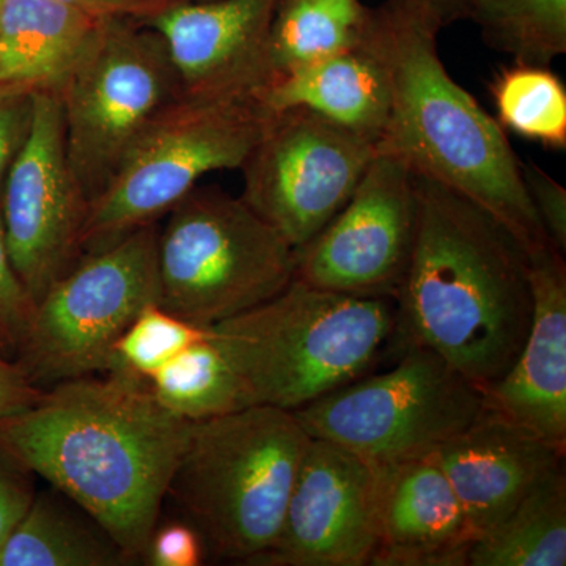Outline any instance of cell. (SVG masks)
I'll return each instance as SVG.
<instances>
[{"mask_svg": "<svg viewBox=\"0 0 566 566\" xmlns=\"http://www.w3.org/2000/svg\"><path fill=\"white\" fill-rule=\"evenodd\" d=\"M191 424L159 405L148 382L88 375L0 416V447L95 517L136 564Z\"/></svg>", "mask_w": 566, "mask_h": 566, "instance_id": "1", "label": "cell"}, {"mask_svg": "<svg viewBox=\"0 0 566 566\" xmlns=\"http://www.w3.org/2000/svg\"><path fill=\"white\" fill-rule=\"evenodd\" d=\"M441 31L415 0L368 7L359 46L381 63L390 88L376 150L479 205L532 255L551 243L524 185L523 161L493 115L450 76L438 50Z\"/></svg>", "mask_w": 566, "mask_h": 566, "instance_id": "2", "label": "cell"}, {"mask_svg": "<svg viewBox=\"0 0 566 566\" xmlns=\"http://www.w3.org/2000/svg\"><path fill=\"white\" fill-rule=\"evenodd\" d=\"M415 249L397 293L406 342L441 356L483 392L510 370L531 327L526 249L479 205L417 177Z\"/></svg>", "mask_w": 566, "mask_h": 566, "instance_id": "3", "label": "cell"}, {"mask_svg": "<svg viewBox=\"0 0 566 566\" xmlns=\"http://www.w3.org/2000/svg\"><path fill=\"white\" fill-rule=\"evenodd\" d=\"M395 322L387 297L327 292L293 279L271 300L210 329L248 406L293 412L360 378Z\"/></svg>", "mask_w": 566, "mask_h": 566, "instance_id": "4", "label": "cell"}, {"mask_svg": "<svg viewBox=\"0 0 566 566\" xmlns=\"http://www.w3.org/2000/svg\"><path fill=\"white\" fill-rule=\"evenodd\" d=\"M311 441L294 412L274 406L192 423L167 497L216 556L252 565L281 534Z\"/></svg>", "mask_w": 566, "mask_h": 566, "instance_id": "5", "label": "cell"}, {"mask_svg": "<svg viewBox=\"0 0 566 566\" xmlns=\"http://www.w3.org/2000/svg\"><path fill=\"white\" fill-rule=\"evenodd\" d=\"M158 237V304L211 327L263 304L294 279V248L241 200L197 186Z\"/></svg>", "mask_w": 566, "mask_h": 566, "instance_id": "6", "label": "cell"}, {"mask_svg": "<svg viewBox=\"0 0 566 566\" xmlns=\"http://www.w3.org/2000/svg\"><path fill=\"white\" fill-rule=\"evenodd\" d=\"M273 114L256 96H182L167 107L88 205L82 253L102 251L158 222L205 175L240 170Z\"/></svg>", "mask_w": 566, "mask_h": 566, "instance_id": "7", "label": "cell"}, {"mask_svg": "<svg viewBox=\"0 0 566 566\" xmlns=\"http://www.w3.org/2000/svg\"><path fill=\"white\" fill-rule=\"evenodd\" d=\"M57 95L66 155L88 205L148 126L182 98L166 43L128 13L99 20Z\"/></svg>", "mask_w": 566, "mask_h": 566, "instance_id": "8", "label": "cell"}, {"mask_svg": "<svg viewBox=\"0 0 566 566\" xmlns=\"http://www.w3.org/2000/svg\"><path fill=\"white\" fill-rule=\"evenodd\" d=\"M486 409V395L441 356L408 344L386 374L354 379L293 411L312 439L376 465L428 455Z\"/></svg>", "mask_w": 566, "mask_h": 566, "instance_id": "9", "label": "cell"}, {"mask_svg": "<svg viewBox=\"0 0 566 566\" xmlns=\"http://www.w3.org/2000/svg\"><path fill=\"white\" fill-rule=\"evenodd\" d=\"M159 223L88 253L36 303L17 360L48 387L103 374L112 346L148 304L158 303Z\"/></svg>", "mask_w": 566, "mask_h": 566, "instance_id": "10", "label": "cell"}, {"mask_svg": "<svg viewBox=\"0 0 566 566\" xmlns=\"http://www.w3.org/2000/svg\"><path fill=\"white\" fill-rule=\"evenodd\" d=\"M375 155L374 142L314 112H274L240 167V197L297 249L344 208Z\"/></svg>", "mask_w": 566, "mask_h": 566, "instance_id": "11", "label": "cell"}, {"mask_svg": "<svg viewBox=\"0 0 566 566\" xmlns=\"http://www.w3.org/2000/svg\"><path fill=\"white\" fill-rule=\"evenodd\" d=\"M87 212L66 155L61 98L35 91L31 132L0 193L11 263L35 304L84 256Z\"/></svg>", "mask_w": 566, "mask_h": 566, "instance_id": "12", "label": "cell"}, {"mask_svg": "<svg viewBox=\"0 0 566 566\" xmlns=\"http://www.w3.org/2000/svg\"><path fill=\"white\" fill-rule=\"evenodd\" d=\"M416 175L376 150L348 202L308 243L294 249V279L363 297H395L415 249Z\"/></svg>", "mask_w": 566, "mask_h": 566, "instance_id": "13", "label": "cell"}, {"mask_svg": "<svg viewBox=\"0 0 566 566\" xmlns=\"http://www.w3.org/2000/svg\"><path fill=\"white\" fill-rule=\"evenodd\" d=\"M378 465L312 439L277 539L252 565H371L379 545Z\"/></svg>", "mask_w": 566, "mask_h": 566, "instance_id": "14", "label": "cell"}, {"mask_svg": "<svg viewBox=\"0 0 566 566\" xmlns=\"http://www.w3.org/2000/svg\"><path fill=\"white\" fill-rule=\"evenodd\" d=\"M277 0H199L132 14L166 43L185 98L256 96L274 80L268 39Z\"/></svg>", "mask_w": 566, "mask_h": 566, "instance_id": "15", "label": "cell"}, {"mask_svg": "<svg viewBox=\"0 0 566 566\" xmlns=\"http://www.w3.org/2000/svg\"><path fill=\"white\" fill-rule=\"evenodd\" d=\"M428 455L455 491L476 538L560 468L565 447L486 406L475 422Z\"/></svg>", "mask_w": 566, "mask_h": 566, "instance_id": "16", "label": "cell"}, {"mask_svg": "<svg viewBox=\"0 0 566 566\" xmlns=\"http://www.w3.org/2000/svg\"><path fill=\"white\" fill-rule=\"evenodd\" d=\"M534 314L515 363L486 390V406L566 447V264L547 244L532 255Z\"/></svg>", "mask_w": 566, "mask_h": 566, "instance_id": "17", "label": "cell"}, {"mask_svg": "<svg viewBox=\"0 0 566 566\" xmlns=\"http://www.w3.org/2000/svg\"><path fill=\"white\" fill-rule=\"evenodd\" d=\"M375 566H464L475 539L449 480L430 455L378 465Z\"/></svg>", "mask_w": 566, "mask_h": 566, "instance_id": "18", "label": "cell"}, {"mask_svg": "<svg viewBox=\"0 0 566 566\" xmlns=\"http://www.w3.org/2000/svg\"><path fill=\"white\" fill-rule=\"evenodd\" d=\"M256 98L271 112H314L375 145L389 120L386 71L359 44L274 77Z\"/></svg>", "mask_w": 566, "mask_h": 566, "instance_id": "19", "label": "cell"}, {"mask_svg": "<svg viewBox=\"0 0 566 566\" xmlns=\"http://www.w3.org/2000/svg\"><path fill=\"white\" fill-rule=\"evenodd\" d=\"M102 18L59 0H0V85L57 92Z\"/></svg>", "mask_w": 566, "mask_h": 566, "instance_id": "20", "label": "cell"}, {"mask_svg": "<svg viewBox=\"0 0 566 566\" xmlns=\"http://www.w3.org/2000/svg\"><path fill=\"white\" fill-rule=\"evenodd\" d=\"M134 562L92 515L51 486L33 495L0 545V566H123Z\"/></svg>", "mask_w": 566, "mask_h": 566, "instance_id": "21", "label": "cell"}, {"mask_svg": "<svg viewBox=\"0 0 566 566\" xmlns=\"http://www.w3.org/2000/svg\"><path fill=\"white\" fill-rule=\"evenodd\" d=\"M469 566H565L566 476L558 468L469 547Z\"/></svg>", "mask_w": 566, "mask_h": 566, "instance_id": "22", "label": "cell"}, {"mask_svg": "<svg viewBox=\"0 0 566 566\" xmlns=\"http://www.w3.org/2000/svg\"><path fill=\"white\" fill-rule=\"evenodd\" d=\"M367 9L363 0H277L268 39L274 77L356 48Z\"/></svg>", "mask_w": 566, "mask_h": 566, "instance_id": "23", "label": "cell"}, {"mask_svg": "<svg viewBox=\"0 0 566 566\" xmlns=\"http://www.w3.org/2000/svg\"><path fill=\"white\" fill-rule=\"evenodd\" d=\"M148 387L167 411L192 423L248 406L232 365L211 333L153 374Z\"/></svg>", "mask_w": 566, "mask_h": 566, "instance_id": "24", "label": "cell"}, {"mask_svg": "<svg viewBox=\"0 0 566 566\" xmlns=\"http://www.w3.org/2000/svg\"><path fill=\"white\" fill-rule=\"evenodd\" d=\"M488 91L505 133L565 150L566 87L549 66L512 62L495 71Z\"/></svg>", "mask_w": 566, "mask_h": 566, "instance_id": "25", "label": "cell"}, {"mask_svg": "<svg viewBox=\"0 0 566 566\" xmlns=\"http://www.w3.org/2000/svg\"><path fill=\"white\" fill-rule=\"evenodd\" d=\"M468 20L513 62L549 66L566 54V0H475Z\"/></svg>", "mask_w": 566, "mask_h": 566, "instance_id": "26", "label": "cell"}, {"mask_svg": "<svg viewBox=\"0 0 566 566\" xmlns=\"http://www.w3.org/2000/svg\"><path fill=\"white\" fill-rule=\"evenodd\" d=\"M210 333V327L186 322L164 311L158 303L148 304L112 346L103 375L148 382L153 374L182 349L203 340Z\"/></svg>", "mask_w": 566, "mask_h": 566, "instance_id": "27", "label": "cell"}, {"mask_svg": "<svg viewBox=\"0 0 566 566\" xmlns=\"http://www.w3.org/2000/svg\"><path fill=\"white\" fill-rule=\"evenodd\" d=\"M35 301L11 263L0 214V353L17 359L35 314Z\"/></svg>", "mask_w": 566, "mask_h": 566, "instance_id": "28", "label": "cell"}, {"mask_svg": "<svg viewBox=\"0 0 566 566\" xmlns=\"http://www.w3.org/2000/svg\"><path fill=\"white\" fill-rule=\"evenodd\" d=\"M203 536L189 521H169L153 528L140 562L151 566H199L205 557Z\"/></svg>", "mask_w": 566, "mask_h": 566, "instance_id": "29", "label": "cell"}, {"mask_svg": "<svg viewBox=\"0 0 566 566\" xmlns=\"http://www.w3.org/2000/svg\"><path fill=\"white\" fill-rule=\"evenodd\" d=\"M35 91L0 85V193L22 145L31 132Z\"/></svg>", "mask_w": 566, "mask_h": 566, "instance_id": "30", "label": "cell"}, {"mask_svg": "<svg viewBox=\"0 0 566 566\" xmlns=\"http://www.w3.org/2000/svg\"><path fill=\"white\" fill-rule=\"evenodd\" d=\"M523 180L549 243L566 251V189L534 161L521 163Z\"/></svg>", "mask_w": 566, "mask_h": 566, "instance_id": "31", "label": "cell"}, {"mask_svg": "<svg viewBox=\"0 0 566 566\" xmlns=\"http://www.w3.org/2000/svg\"><path fill=\"white\" fill-rule=\"evenodd\" d=\"M33 476L0 447V545L31 505L36 493Z\"/></svg>", "mask_w": 566, "mask_h": 566, "instance_id": "32", "label": "cell"}, {"mask_svg": "<svg viewBox=\"0 0 566 566\" xmlns=\"http://www.w3.org/2000/svg\"><path fill=\"white\" fill-rule=\"evenodd\" d=\"M44 389L33 385L17 359L0 353V416L13 415L29 408Z\"/></svg>", "mask_w": 566, "mask_h": 566, "instance_id": "33", "label": "cell"}, {"mask_svg": "<svg viewBox=\"0 0 566 566\" xmlns=\"http://www.w3.org/2000/svg\"><path fill=\"white\" fill-rule=\"evenodd\" d=\"M430 11L442 29L468 20L475 0H415Z\"/></svg>", "mask_w": 566, "mask_h": 566, "instance_id": "34", "label": "cell"}, {"mask_svg": "<svg viewBox=\"0 0 566 566\" xmlns=\"http://www.w3.org/2000/svg\"><path fill=\"white\" fill-rule=\"evenodd\" d=\"M59 2L66 3V6L74 7V9L88 11L92 14H98V17L126 13L125 0H59Z\"/></svg>", "mask_w": 566, "mask_h": 566, "instance_id": "35", "label": "cell"}, {"mask_svg": "<svg viewBox=\"0 0 566 566\" xmlns=\"http://www.w3.org/2000/svg\"><path fill=\"white\" fill-rule=\"evenodd\" d=\"M126 13L139 14L144 11L158 9V7L169 6L177 2H199V0H125Z\"/></svg>", "mask_w": 566, "mask_h": 566, "instance_id": "36", "label": "cell"}]
</instances>
